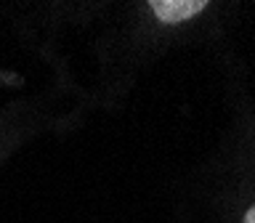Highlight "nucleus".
Segmentation results:
<instances>
[{"label": "nucleus", "mask_w": 255, "mask_h": 223, "mask_svg": "<svg viewBox=\"0 0 255 223\" xmlns=\"http://www.w3.org/2000/svg\"><path fill=\"white\" fill-rule=\"evenodd\" d=\"M149 8L154 16L165 24H181L186 19H194L207 8V0H151Z\"/></svg>", "instance_id": "1"}, {"label": "nucleus", "mask_w": 255, "mask_h": 223, "mask_svg": "<svg viewBox=\"0 0 255 223\" xmlns=\"http://www.w3.org/2000/svg\"><path fill=\"white\" fill-rule=\"evenodd\" d=\"M245 223H255V205L245 213Z\"/></svg>", "instance_id": "2"}]
</instances>
